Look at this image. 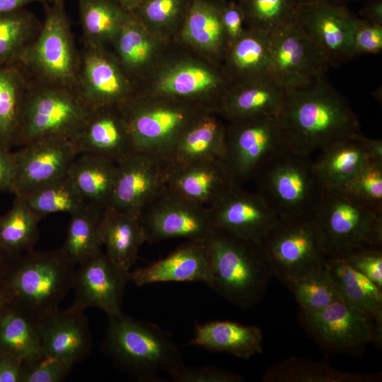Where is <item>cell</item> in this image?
I'll return each mask as SVG.
<instances>
[{
	"instance_id": "obj_24",
	"label": "cell",
	"mask_w": 382,
	"mask_h": 382,
	"mask_svg": "<svg viewBox=\"0 0 382 382\" xmlns=\"http://www.w3.org/2000/svg\"><path fill=\"white\" fill-rule=\"evenodd\" d=\"M129 281L137 286L170 282H201L209 285L212 256L209 241H186L166 257L129 271Z\"/></svg>"
},
{
	"instance_id": "obj_21",
	"label": "cell",
	"mask_w": 382,
	"mask_h": 382,
	"mask_svg": "<svg viewBox=\"0 0 382 382\" xmlns=\"http://www.w3.org/2000/svg\"><path fill=\"white\" fill-rule=\"evenodd\" d=\"M71 141L78 155L98 156L116 164L137 153L121 104L93 108Z\"/></svg>"
},
{
	"instance_id": "obj_44",
	"label": "cell",
	"mask_w": 382,
	"mask_h": 382,
	"mask_svg": "<svg viewBox=\"0 0 382 382\" xmlns=\"http://www.w3.org/2000/svg\"><path fill=\"white\" fill-rule=\"evenodd\" d=\"M285 285L304 311H318L342 301L324 264L291 277Z\"/></svg>"
},
{
	"instance_id": "obj_45",
	"label": "cell",
	"mask_w": 382,
	"mask_h": 382,
	"mask_svg": "<svg viewBox=\"0 0 382 382\" xmlns=\"http://www.w3.org/2000/svg\"><path fill=\"white\" fill-rule=\"evenodd\" d=\"M302 0H238L245 27L270 35L295 22Z\"/></svg>"
},
{
	"instance_id": "obj_32",
	"label": "cell",
	"mask_w": 382,
	"mask_h": 382,
	"mask_svg": "<svg viewBox=\"0 0 382 382\" xmlns=\"http://www.w3.org/2000/svg\"><path fill=\"white\" fill-rule=\"evenodd\" d=\"M370 161L363 134L358 133L321 150L313 163L325 187L343 188Z\"/></svg>"
},
{
	"instance_id": "obj_33",
	"label": "cell",
	"mask_w": 382,
	"mask_h": 382,
	"mask_svg": "<svg viewBox=\"0 0 382 382\" xmlns=\"http://www.w3.org/2000/svg\"><path fill=\"white\" fill-rule=\"evenodd\" d=\"M100 237L105 253L121 268L130 271L146 242L138 216L106 208L100 223Z\"/></svg>"
},
{
	"instance_id": "obj_19",
	"label": "cell",
	"mask_w": 382,
	"mask_h": 382,
	"mask_svg": "<svg viewBox=\"0 0 382 382\" xmlns=\"http://www.w3.org/2000/svg\"><path fill=\"white\" fill-rule=\"evenodd\" d=\"M129 272L103 252L78 265L74 277V299L71 308L85 311L96 307L108 316L121 314L125 287L129 282Z\"/></svg>"
},
{
	"instance_id": "obj_52",
	"label": "cell",
	"mask_w": 382,
	"mask_h": 382,
	"mask_svg": "<svg viewBox=\"0 0 382 382\" xmlns=\"http://www.w3.org/2000/svg\"><path fill=\"white\" fill-rule=\"evenodd\" d=\"M221 18L229 47L238 38L245 28L243 14L238 1L224 0Z\"/></svg>"
},
{
	"instance_id": "obj_41",
	"label": "cell",
	"mask_w": 382,
	"mask_h": 382,
	"mask_svg": "<svg viewBox=\"0 0 382 382\" xmlns=\"http://www.w3.org/2000/svg\"><path fill=\"white\" fill-rule=\"evenodd\" d=\"M41 219L22 197L15 196L11 209L0 216V249L12 257L32 250L38 238Z\"/></svg>"
},
{
	"instance_id": "obj_46",
	"label": "cell",
	"mask_w": 382,
	"mask_h": 382,
	"mask_svg": "<svg viewBox=\"0 0 382 382\" xmlns=\"http://www.w3.org/2000/svg\"><path fill=\"white\" fill-rule=\"evenodd\" d=\"M21 197L42 218L60 212L71 215L87 206L67 175Z\"/></svg>"
},
{
	"instance_id": "obj_3",
	"label": "cell",
	"mask_w": 382,
	"mask_h": 382,
	"mask_svg": "<svg viewBox=\"0 0 382 382\" xmlns=\"http://www.w3.org/2000/svg\"><path fill=\"white\" fill-rule=\"evenodd\" d=\"M209 246L212 277L208 286L240 308L259 303L274 277L262 243L214 229Z\"/></svg>"
},
{
	"instance_id": "obj_51",
	"label": "cell",
	"mask_w": 382,
	"mask_h": 382,
	"mask_svg": "<svg viewBox=\"0 0 382 382\" xmlns=\"http://www.w3.org/2000/svg\"><path fill=\"white\" fill-rule=\"evenodd\" d=\"M353 48L359 54H376L382 50V25L357 17L353 33Z\"/></svg>"
},
{
	"instance_id": "obj_29",
	"label": "cell",
	"mask_w": 382,
	"mask_h": 382,
	"mask_svg": "<svg viewBox=\"0 0 382 382\" xmlns=\"http://www.w3.org/2000/svg\"><path fill=\"white\" fill-rule=\"evenodd\" d=\"M271 37L245 27L238 38L228 47L221 66L231 84L270 76Z\"/></svg>"
},
{
	"instance_id": "obj_39",
	"label": "cell",
	"mask_w": 382,
	"mask_h": 382,
	"mask_svg": "<svg viewBox=\"0 0 382 382\" xmlns=\"http://www.w3.org/2000/svg\"><path fill=\"white\" fill-rule=\"evenodd\" d=\"M28 80L14 65L0 66V144L18 145L21 112Z\"/></svg>"
},
{
	"instance_id": "obj_2",
	"label": "cell",
	"mask_w": 382,
	"mask_h": 382,
	"mask_svg": "<svg viewBox=\"0 0 382 382\" xmlns=\"http://www.w3.org/2000/svg\"><path fill=\"white\" fill-rule=\"evenodd\" d=\"M102 350L116 366L139 381H164L161 373L172 378L185 366L168 332L123 313L108 316Z\"/></svg>"
},
{
	"instance_id": "obj_13",
	"label": "cell",
	"mask_w": 382,
	"mask_h": 382,
	"mask_svg": "<svg viewBox=\"0 0 382 382\" xmlns=\"http://www.w3.org/2000/svg\"><path fill=\"white\" fill-rule=\"evenodd\" d=\"M285 146L276 115H260L226 125L221 162L235 185L253 178L261 163Z\"/></svg>"
},
{
	"instance_id": "obj_22",
	"label": "cell",
	"mask_w": 382,
	"mask_h": 382,
	"mask_svg": "<svg viewBox=\"0 0 382 382\" xmlns=\"http://www.w3.org/2000/svg\"><path fill=\"white\" fill-rule=\"evenodd\" d=\"M208 210L214 229L257 242H262L279 219L255 192L238 185Z\"/></svg>"
},
{
	"instance_id": "obj_36",
	"label": "cell",
	"mask_w": 382,
	"mask_h": 382,
	"mask_svg": "<svg viewBox=\"0 0 382 382\" xmlns=\"http://www.w3.org/2000/svg\"><path fill=\"white\" fill-rule=\"evenodd\" d=\"M381 374L350 373L328 363L291 357L266 370L264 382H378Z\"/></svg>"
},
{
	"instance_id": "obj_30",
	"label": "cell",
	"mask_w": 382,
	"mask_h": 382,
	"mask_svg": "<svg viewBox=\"0 0 382 382\" xmlns=\"http://www.w3.org/2000/svg\"><path fill=\"white\" fill-rule=\"evenodd\" d=\"M263 335L260 328L228 320L196 324L190 344L213 352L230 354L248 359L262 352Z\"/></svg>"
},
{
	"instance_id": "obj_62",
	"label": "cell",
	"mask_w": 382,
	"mask_h": 382,
	"mask_svg": "<svg viewBox=\"0 0 382 382\" xmlns=\"http://www.w3.org/2000/svg\"><path fill=\"white\" fill-rule=\"evenodd\" d=\"M51 1L52 3H55V2H58V1H62L63 0H45V1Z\"/></svg>"
},
{
	"instance_id": "obj_47",
	"label": "cell",
	"mask_w": 382,
	"mask_h": 382,
	"mask_svg": "<svg viewBox=\"0 0 382 382\" xmlns=\"http://www.w3.org/2000/svg\"><path fill=\"white\" fill-rule=\"evenodd\" d=\"M343 189L363 201L382 207V162L369 161Z\"/></svg>"
},
{
	"instance_id": "obj_60",
	"label": "cell",
	"mask_w": 382,
	"mask_h": 382,
	"mask_svg": "<svg viewBox=\"0 0 382 382\" xmlns=\"http://www.w3.org/2000/svg\"><path fill=\"white\" fill-rule=\"evenodd\" d=\"M121 7L132 12L143 0H114Z\"/></svg>"
},
{
	"instance_id": "obj_10",
	"label": "cell",
	"mask_w": 382,
	"mask_h": 382,
	"mask_svg": "<svg viewBox=\"0 0 382 382\" xmlns=\"http://www.w3.org/2000/svg\"><path fill=\"white\" fill-rule=\"evenodd\" d=\"M93 109L76 88L46 86L28 81L18 145L46 137L71 140Z\"/></svg>"
},
{
	"instance_id": "obj_9",
	"label": "cell",
	"mask_w": 382,
	"mask_h": 382,
	"mask_svg": "<svg viewBox=\"0 0 382 382\" xmlns=\"http://www.w3.org/2000/svg\"><path fill=\"white\" fill-rule=\"evenodd\" d=\"M313 219L327 259H342L366 245L372 231L382 224V207L343 188L324 187Z\"/></svg>"
},
{
	"instance_id": "obj_16",
	"label": "cell",
	"mask_w": 382,
	"mask_h": 382,
	"mask_svg": "<svg viewBox=\"0 0 382 382\" xmlns=\"http://www.w3.org/2000/svg\"><path fill=\"white\" fill-rule=\"evenodd\" d=\"M357 17L344 5L323 0H302L295 22L317 45L329 66L355 56L353 33Z\"/></svg>"
},
{
	"instance_id": "obj_27",
	"label": "cell",
	"mask_w": 382,
	"mask_h": 382,
	"mask_svg": "<svg viewBox=\"0 0 382 382\" xmlns=\"http://www.w3.org/2000/svg\"><path fill=\"white\" fill-rule=\"evenodd\" d=\"M285 91L271 76L231 84L217 115L228 122L260 115H277Z\"/></svg>"
},
{
	"instance_id": "obj_42",
	"label": "cell",
	"mask_w": 382,
	"mask_h": 382,
	"mask_svg": "<svg viewBox=\"0 0 382 382\" xmlns=\"http://www.w3.org/2000/svg\"><path fill=\"white\" fill-rule=\"evenodd\" d=\"M192 0H143L131 13L151 33L168 40L180 34Z\"/></svg>"
},
{
	"instance_id": "obj_14",
	"label": "cell",
	"mask_w": 382,
	"mask_h": 382,
	"mask_svg": "<svg viewBox=\"0 0 382 382\" xmlns=\"http://www.w3.org/2000/svg\"><path fill=\"white\" fill-rule=\"evenodd\" d=\"M262 243L283 284L327 260L313 216L279 217Z\"/></svg>"
},
{
	"instance_id": "obj_38",
	"label": "cell",
	"mask_w": 382,
	"mask_h": 382,
	"mask_svg": "<svg viewBox=\"0 0 382 382\" xmlns=\"http://www.w3.org/2000/svg\"><path fill=\"white\" fill-rule=\"evenodd\" d=\"M0 350L23 361L42 354L37 320L13 302L0 313Z\"/></svg>"
},
{
	"instance_id": "obj_56",
	"label": "cell",
	"mask_w": 382,
	"mask_h": 382,
	"mask_svg": "<svg viewBox=\"0 0 382 382\" xmlns=\"http://www.w3.org/2000/svg\"><path fill=\"white\" fill-rule=\"evenodd\" d=\"M363 141L371 161L382 162V141L381 139L368 138L364 135Z\"/></svg>"
},
{
	"instance_id": "obj_40",
	"label": "cell",
	"mask_w": 382,
	"mask_h": 382,
	"mask_svg": "<svg viewBox=\"0 0 382 382\" xmlns=\"http://www.w3.org/2000/svg\"><path fill=\"white\" fill-rule=\"evenodd\" d=\"M103 209L87 205L71 214L62 251L75 266L102 252L100 223Z\"/></svg>"
},
{
	"instance_id": "obj_64",
	"label": "cell",
	"mask_w": 382,
	"mask_h": 382,
	"mask_svg": "<svg viewBox=\"0 0 382 382\" xmlns=\"http://www.w3.org/2000/svg\"></svg>"
},
{
	"instance_id": "obj_58",
	"label": "cell",
	"mask_w": 382,
	"mask_h": 382,
	"mask_svg": "<svg viewBox=\"0 0 382 382\" xmlns=\"http://www.w3.org/2000/svg\"><path fill=\"white\" fill-rule=\"evenodd\" d=\"M14 257L0 249V283L4 282Z\"/></svg>"
},
{
	"instance_id": "obj_1",
	"label": "cell",
	"mask_w": 382,
	"mask_h": 382,
	"mask_svg": "<svg viewBox=\"0 0 382 382\" xmlns=\"http://www.w3.org/2000/svg\"><path fill=\"white\" fill-rule=\"evenodd\" d=\"M276 116L285 146L304 155L360 133L357 115L325 76L286 90Z\"/></svg>"
},
{
	"instance_id": "obj_20",
	"label": "cell",
	"mask_w": 382,
	"mask_h": 382,
	"mask_svg": "<svg viewBox=\"0 0 382 382\" xmlns=\"http://www.w3.org/2000/svg\"><path fill=\"white\" fill-rule=\"evenodd\" d=\"M169 170L167 161L135 153L117 164L108 208L139 216L146 204L167 184Z\"/></svg>"
},
{
	"instance_id": "obj_28",
	"label": "cell",
	"mask_w": 382,
	"mask_h": 382,
	"mask_svg": "<svg viewBox=\"0 0 382 382\" xmlns=\"http://www.w3.org/2000/svg\"><path fill=\"white\" fill-rule=\"evenodd\" d=\"M167 184L187 199L207 208L235 185L221 158L171 168Z\"/></svg>"
},
{
	"instance_id": "obj_17",
	"label": "cell",
	"mask_w": 382,
	"mask_h": 382,
	"mask_svg": "<svg viewBox=\"0 0 382 382\" xmlns=\"http://www.w3.org/2000/svg\"><path fill=\"white\" fill-rule=\"evenodd\" d=\"M76 88L92 108L122 104L136 93L134 83L112 51L86 43L79 50Z\"/></svg>"
},
{
	"instance_id": "obj_25",
	"label": "cell",
	"mask_w": 382,
	"mask_h": 382,
	"mask_svg": "<svg viewBox=\"0 0 382 382\" xmlns=\"http://www.w3.org/2000/svg\"><path fill=\"white\" fill-rule=\"evenodd\" d=\"M172 42L151 33L132 13L110 50L136 88L163 59Z\"/></svg>"
},
{
	"instance_id": "obj_8",
	"label": "cell",
	"mask_w": 382,
	"mask_h": 382,
	"mask_svg": "<svg viewBox=\"0 0 382 382\" xmlns=\"http://www.w3.org/2000/svg\"><path fill=\"white\" fill-rule=\"evenodd\" d=\"M13 65L31 83L76 88L79 51L62 1L47 8L37 35Z\"/></svg>"
},
{
	"instance_id": "obj_12",
	"label": "cell",
	"mask_w": 382,
	"mask_h": 382,
	"mask_svg": "<svg viewBox=\"0 0 382 382\" xmlns=\"http://www.w3.org/2000/svg\"><path fill=\"white\" fill-rule=\"evenodd\" d=\"M138 217L149 243L173 238L209 241L214 230L207 207L187 199L168 184Z\"/></svg>"
},
{
	"instance_id": "obj_23",
	"label": "cell",
	"mask_w": 382,
	"mask_h": 382,
	"mask_svg": "<svg viewBox=\"0 0 382 382\" xmlns=\"http://www.w3.org/2000/svg\"><path fill=\"white\" fill-rule=\"evenodd\" d=\"M37 325L45 355L73 366L91 350L92 338L84 311L58 308L39 318Z\"/></svg>"
},
{
	"instance_id": "obj_55",
	"label": "cell",
	"mask_w": 382,
	"mask_h": 382,
	"mask_svg": "<svg viewBox=\"0 0 382 382\" xmlns=\"http://www.w3.org/2000/svg\"><path fill=\"white\" fill-rule=\"evenodd\" d=\"M360 15L371 23L382 25V0H366Z\"/></svg>"
},
{
	"instance_id": "obj_48",
	"label": "cell",
	"mask_w": 382,
	"mask_h": 382,
	"mask_svg": "<svg viewBox=\"0 0 382 382\" xmlns=\"http://www.w3.org/2000/svg\"><path fill=\"white\" fill-rule=\"evenodd\" d=\"M72 366L43 353L23 361L20 382H61L69 376Z\"/></svg>"
},
{
	"instance_id": "obj_63",
	"label": "cell",
	"mask_w": 382,
	"mask_h": 382,
	"mask_svg": "<svg viewBox=\"0 0 382 382\" xmlns=\"http://www.w3.org/2000/svg\"><path fill=\"white\" fill-rule=\"evenodd\" d=\"M40 1L45 2V0H40Z\"/></svg>"
},
{
	"instance_id": "obj_37",
	"label": "cell",
	"mask_w": 382,
	"mask_h": 382,
	"mask_svg": "<svg viewBox=\"0 0 382 382\" xmlns=\"http://www.w3.org/2000/svg\"><path fill=\"white\" fill-rule=\"evenodd\" d=\"M83 43L110 49L132 13L114 0H78Z\"/></svg>"
},
{
	"instance_id": "obj_34",
	"label": "cell",
	"mask_w": 382,
	"mask_h": 382,
	"mask_svg": "<svg viewBox=\"0 0 382 382\" xmlns=\"http://www.w3.org/2000/svg\"><path fill=\"white\" fill-rule=\"evenodd\" d=\"M117 164L95 155H78L67 175L87 205L105 210L112 196Z\"/></svg>"
},
{
	"instance_id": "obj_11",
	"label": "cell",
	"mask_w": 382,
	"mask_h": 382,
	"mask_svg": "<svg viewBox=\"0 0 382 382\" xmlns=\"http://www.w3.org/2000/svg\"><path fill=\"white\" fill-rule=\"evenodd\" d=\"M299 318L308 336L328 353L359 356L369 344L381 345L382 324L342 301L318 311L301 309Z\"/></svg>"
},
{
	"instance_id": "obj_15",
	"label": "cell",
	"mask_w": 382,
	"mask_h": 382,
	"mask_svg": "<svg viewBox=\"0 0 382 382\" xmlns=\"http://www.w3.org/2000/svg\"><path fill=\"white\" fill-rule=\"evenodd\" d=\"M270 37V76L285 90L307 86L324 76L329 66L325 57L296 22Z\"/></svg>"
},
{
	"instance_id": "obj_5",
	"label": "cell",
	"mask_w": 382,
	"mask_h": 382,
	"mask_svg": "<svg viewBox=\"0 0 382 382\" xmlns=\"http://www.w3.org/2000/svg\"><path fill=\"white\" fill-rule=\"evenodd\" d=\"M253 179L255 192L279 218L313 216L324 190L311 156L285 146L261 163Z\"/></svg>"
},
{
	"instance_id": "obj_50",
	"label": "cell",
	"mask_w": 382,
	"mask_h": 382,
	"mask_svg": "<svg viewBox=\"0 0 382 382\" xmlns=\"http://www.w3.org/2000/svg\"><path fill=\"white\" fill-rule=\"evenodd\" d=\"M175 382H243L244 378L239 374L221 368L206 366H187L186 365L172 377Z\"/></svg>"
},
{
	"instance_id": "obj_49",
	"label": "cell",
	"mask_w": 382,
	"mask_h": 382,
	"mask_svg": "<svg viewBox=\"0 0 382 382\" xmlns=\"http://www.w3.org/2000/svg\"><path fill=\"white\" fill-rule=\"evenodd\" d=\"M342 259L382 289V250L362 246Z\"/></svg>"
},
{
	"instance_id": "obj_54",
	"label": "cell",
	"mask_w": 382,
	"mask_h": 382,
	"mask_svg": "<svg viewBox=\"0 0 382 382\" xmlns=\"http://www.w3.org/2000/svg\"><path fill=\"white\" fill-rule=\"evenodd\" d=\"M23 363L18 357L0 350V382H20Z\"/></svg>"
},
{
	"instance_id": "obj_31",
	"label": "cell",
	"mask_w": 382,
	"mask_h": 382,
	"mask_svg": "<svg viewBox=\"0 0 382 382\" xmlns=\"http://www.w3.org/2000/svg\"><path fill=\"white\" fill-rule=\"evenodd\" d=\"M217 115L205 114L183 133L168 159L170 168L222 158L226 125Z\"/></svg>"
},
{
	"instance_id": "obj_43",
	"label": "cell",
	"mask_w": 382,
	"mask_h": 382,
	"mask_svg": "<svg viewBox=\"0 0 382 382\" xmlns=\"http://www.w3.org/2000/svg\"><path fill=\"white\" fill-rule=\"evenodd\" d=\"M41 25L24 8L0 13V66L13 65L36 37Z\"/></svg>"
},
{
	"instance_id": "obj_18",
	"label": "cell",
	"mask_w": 382,
	"mask_h": 382,
	"mask_svg": "<svg viewBox=\"0 0 382 382\" xmlns=\"http://www.w3.org/2000/svg\"><path fill=\"white\" fill-rule=\"evenodd\" d=\"M14 153L15 196H23L64 178L78 156L71 141L62 137L38 139L21 146Z\"/></svg>"
},
{
	"instance_id": "obj_53",
	"label": "cell",
	"mask_w": 382,
	"mask_h": 382,
	"mask_svg": "<svg viewBox=\"0 0 382 382\" xmlns=\"http://www.w3.org/2000/svg\"><path fill=\"white\" fill-rule=\"evenodd\" d=\"M16 173L15 153L0 144V192L13 193Z\"/></svg>"
},
{
	"instance_id": "obj_61",
	"label": "cell",
	"mask_w": 382,
	"mask_h": 382,
	"mask_svg": "<svg viewBox=\"0 0 382 382\" xmlns=\"http://www.w3.org/2000/svg\"><path fill=\"white\" fill-rule=\"evenodd\" d=\"M331 4H337V5H344L349 1H356V0H323ZM366 1V0H365Z\"/></svg>"
},
{
	"instance_id": "obj_57",
	"label": "cell",
	"mask_w": 382,
	"mask_h": 382,
	"mask_svg": "<svg viewBox=\"0 0 382 382\" xmlns=\"http://www.w3.org/2000/svg\"><path fill=\"white\" fill-rule=\"evenodd\" d=\"M33 1H40V0H0V13L23 8L25 6Z\"/></svg>"
},
{
	"instance_id": "obj_4",
	"label": "cell",
	"mask_w": 382,
	"mask_h": 382,
	"mask_svg": "<svg viewBox=\"0 0 382 382\" xmlns=\"http://www.w3.org/2000/svg\"><path fill=\"white\" fill-rule=\"evenodd\" d=\"M231 83L216 64L174 40L163 59L136 85V93L175 98L216 113Z\"/></svg>"
},
{
	"instance_id": "obj_59",
	"label": "cell",
	"mask_w": 382,
	"mask_h": 382,
	"mask_svg": "<svg viewBox=\"0 0 382 382\" xmlns=\"http://www.w3.org/2000/svg\"><path fill=\"white\" fill-rule=\"evenodd\" d=\"M12 299L4 282L0 283V313L11 303Z\"/></svg>"
},
{
	"instance_id": "obj_35",
	"label": "cell",
	"mask_w": 382,
	"mask_h": 382,
	"mask_svg": "<svg viewBox=\"0 0 382 382\" xmlns=\"http://www.w3.org/2000/svg\"><path fill=\"white\" fill-rule=\"evenodd\" d=\"M324 265L341 300L382 324V289L343 259H327Z\"/></svg>"
},
{
	"instance_id": "obj_26",
	"label": "cell",
	"mask_w": 382,
	"mask_h": 382,
	"mask_svg": "<svg viewBox=\"0 0 382 382\" xmlns=\"http://www.w3.org/2000/svg\"><path fill=\"white\" fill-rule=\"evenodd\" d=\"M224 0H192L176 40L221 65L228 42L221 18Z\"/></svg>"
},
{
	"instance_id": "obj_7",
	"label": "cell",
	"mask_w": 382,
	"mask_h": 382,
	"mask_svg": "<svg viewBox=\"0 0 382 382\" xmlns=\"http://www.w3.org/2000/svg\"><path fill=\"white\" fill-rule=\"evenodd\" d=\"M75 265L61 248L15 257L4 278L12 302L36 320L59 308L73 287Z\"/></svg>"
},
{
	"instance_id": "obj_6",
	"label": "cell",
	"mask_w": 382,
	"mask_h": 382,
	"mask_svg": "<svg viewBox=\"0 0 382 382\" xmlns=\"http://www.w3.org/2000/svg\"><path fill=\"white\" fill-rule=\"evenodd\" d=\"M121 105L137 152L167 162L183 133L213 112L192 102L161 96L135 94Z\"/></svg>"
}]
</instances>
